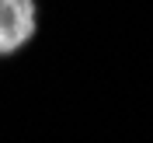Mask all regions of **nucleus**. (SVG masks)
<instances>
[{"label":"nucleus","instance_id":"obj_1","mask_svg":"<svg viewBox=\"0 0 153 143\" xmlns=\"http://www.w3.org/2000/svg\"><path fill=\"white\" fill-rule=\"evenodd\" d=\"M38 35V0H0V59L18 56Z\"/></svg>","mask_w":153,"mask_h":143}]
</instances>
